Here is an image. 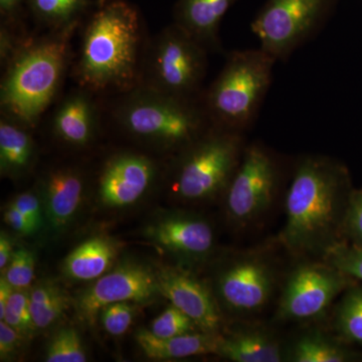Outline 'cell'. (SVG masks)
<instances>
[{"label": "cell", "instance_id": "6da1fadb", "mask_svg": "<svg viewBox=\"0 0 362 362\" xmlns=\"http://www.w3.org/2000/svg\"><path fill=\"white\" fill-rule=\"evenodd\" d=\"M354 188L349 169L332 157L308 154L293 164L286 190L285 225L278 244L293 259H317L345 242Z\"/></svg>", "mask_w": 362, "mask_h": 362}, {"label": "cell", "instance_id": "7a4b0ae2", "mask_svg": "<svg viewBox=\"0 0 362 362\" xmlns=\"http://www.w3.org/2000/svg\"><path fill=\"white\" fill-rule=\"evenodd\" d=\"M143 28L137 9L108 0L88 23L77 66L78 82L90 90H131L141 75Z\"/></svg>", "mask_w": 362, "mask_h": 362}, {"label": "cell", "instance_id": "3957f363", "mask_svg": "<svg viewBox=\"0 0 362 362\" xmlns=\"http://www.w3.org/2000/svg\"><path fill=\"white\" fill-rule=\"evenodd\" d=\"M76 26L23 42L6 63L0 89L2 115L33 127L63 82Z\"/></svg>", "mask_w": 362, "mask_h": 362}, {"label": "cell", "instance_id": "277c9868", "mask_svg": "<svg viewBox=\"0 0 362 362\" xmlns=\"http://www.w3.org/2000/svg\"><path fill=\"white\" fill-rule=\"evenodd\" d=\"M275 63L262 49L230 52L202 103L213 125L242 133L249 129L272 84Z\"/></svg>", "mask_w": 362, "mask_h": 362}, {"label": "cell", "instance_id": "5b68a950", "mask_svg": "<svg viewBox=\"0 0 362 362\" xmlns=\"http://www.w3.org/2000/svg\"><path fill=\"white\" fill-rule=\"evenodd\" d=\"M286 271L271 246L233 252L214 278L216 301L238 321L258 320L276 303Z\"/></svg>", "mask_w": 362, "mask_h": 362}, {"label": "cell", "instance_id": "8992f818", "mask_svg": "<svg viewBox=\"0 0 362 362\" xmlns=\"http://www.w3.org/2000/svg\"><path fill=\"white\" fill-rule=\"evenodd\" d=\"M130 134L166 147L185 148L213 126L197 100L181 99L143 87L135 90L117 111Z\"/></svg>", "mask_w": 362, "mask_h": 362}, {"label": "cell", "instance_id": "52a82bcc", "mask_svg": "<svg viewBox=\"0 0 362 362\" xmlns=\"http://www.w3.org/2000/svg\"><path fill=\"white\" fill-rule=\"evenodd\" d=\"M247 144L244 133L211 126L185 147L176 169V194L187 202L223 197Z\"/></svg>", "mask_w": 362, "mask_h": 362}, {"label": "cell", "instance_id": "ba28073f", "mask_svg": "<svg viewBox=\"0 0 362 362\" xmlns=\"http://www.w3.org/2000/svg\"><path fill=\"white\" fill-rule=\"evenodd\" d=\"M285 164L261 142L247 144L223 199L226 216L238 230H249L269 216L284 185Z\"/></svg>", "mask_w": 362, "mask_h": 362}, {"label": "cell", "instance_id": "9c48e42d", "mask_svg": "<svg viewBox=\"0 0 362 362\" xmlns=\"http://www.w3.org/2000/svg\"><path fill=\"white\" fill-rule=\"evenodd\" d=\"M356 280L317 259H296L287 269L276 301L274 321L301 325L321 323L335 300Z\"/></svg>", "mask_w": 362, "mask_h": 362}, {"label": "cell", "instance_id": "30bf717a", "mask_svg": "<svg viewBox=\"0 0 362 362\" xmlns=\"http://www.w3.org/2000/svg\"><path fill=\"white\" fill-rule=\"evenodd\" d=\"M206 52L181 26H168L150 49L145 87L181 99L197 100L206 77Z\"/></svg>", "mask_w": 362, "mask_h": 362}, {"label": "cell", "instance_id": "8fae6325", "mask_svg": "<svg viewBox=\"0 0 362 362\" xmlns=\"http://www.w3.org/2000/svg\"><path fill=\"white\" fill-rule=\"evenodd\" d=\"M335 0H268L251 28L261 49L276 61L287 59L322 26Z\"/></svg>", "mask_w": 362, "mask_h": 362}, {"label": "cell", "instance_id": "7c38bea8", "mask_svg": "<svg viewBox=\"0 0 362 362\" xmlns=\"http://www.w3.org/2000/svg\"><path fill=\"white\" fill-rule=\"evenodd\" d=\"M161 295L156 272L140 264H124L98 279L77 302L78 315L94 324L104 307L120 302H146Z\"/></svg>", "mask_w": 362, "mask_h": 362}, {"label": "cell", "instance_id": "4fadbf2b", "mask_svg": "<svg viewBox=\"0 0 362 362\" xmlns=\"http://www.w3.org/2000/svg\"><path fill=\"white\" fill-rule=\"evenodd\" d=\"M156 272L161 296L189 316L204 332L221 333L223 314L211 286L183 267H162Z\"/></svg>", "mask_w": 362, "mask_h": 362}, {"label": "cell", "instance_id": "5bb4252c", "mask_svg": "<svg viewBox=\"0 0 362 362\" xmlns=\"http://www.w3.org/2000/svg\"><path fill=\"white\" fill-rule=\"evenodd\" d=\"M147 237L187 265L209 259L216 247L211 223L192 214H173L149 226Z\"/></svg>", "mask_w": 362, "mask_h": 362}, {"label": "cell", "instance_id": "9a60e30c", "mask_svg": "<svg viewBox=\"0 0 362 362\" xmlns=\"http://www.w3.org/2000/svg\"><path fill=\"white\" fill-rule=\"evenodd\" d=\"M156 169L147 157L120 154L105 166L99 183L102 202L110 207H122L141 199L153 181Z\"/></svg>", "mask_w": 362, "mask_h": 362}, {"label": "cell", "instance_id": "2e32d148", "mask_svg": "<svg viewBox=\"0 0 362 362\" xmlns=\"http://www.w3.org/2000/svg\"><path fill=\"white\" fill-rule=\"evenodd\" d=\"M216 356L233 362H283L286 340L258 320L240 321V327L220 335Z\"/></svg>", "mask_w": 362, "mask_h": 362}, {"label": "cell", "instance_id": "e0dca14e", "mask_svg": "<svg viewBox=\"0 0 362 362\" xmlns=\"http://www.w3.org/2000/svg\"><path fill=\"white\" fill-rule=\"evenodd\" d=\"M321 323L305 325L291 339L286 340L285 361L288 362H349L361 358L351 346L341 341Z\"/></svg>", "mask_w": 362, "mask_h": 362}, {"label": "cell", "instance_id": "ac0fdd59", "mask_svg": "<svg viewBox=\"0 0 362 362\" xmlns=\"http://www.w3.org/2000/svg\"><path fill=\"white\" fill-rule=\"evenodd\" d=\"M235 1L237 0H180L175 6V23L206 49H218L221 21Z\"/></svg>", "mask_w": 362, "mask_h": 362}, {"label": "cell", "instance_id": "d6986e66", "mask_svg": "<svg viewBox=\"0 0 362 362\" xmlns=\"http://www.w3.org/2000/svg\"><path fill=\"white\" fill-rule=\"evenodd\" d=\"M84 192V182L77 171L59 168L52 171L44 182L47 218L54 228H63L75 216Z\"/></svg>", "mask_w": 362, "mask_h": 362}, {"label": "cell", "instance_id": "ffe728a7", "mask_svg": "<svg viewBox=\"0 0 362 362\" xmlns=\"http://www.w3.org/2000/svg\"><path fill=\"white\" fill-rule=\"evenodd\" d=\"M221 333L197 332L162 338L151 331L140 330L136 341L145 356L152 359H180L187 357L216 354Z\"/></svg>", "mask_w": 362, "mask_h": 362}, {"label": "cell", "instance_id": "44dd1931", "mask_svg": "<svg viewBox=\"0 0 362 362\" xmlns=\"http://www.w3.org/2000/svg\"><path fill=\"white\" fill-rule=\"evenodd\" d=\"M94 103L85 92H74L62 102L54 117V129L63 141L85 146L96 129Z\"/></svg>", "mask_w": 362, "mask_h": 362}, {"label": "cell", "instance_id": "7402d4cb", "mask_svg": "<svg viewBox=\"0 0 362 362\" xmlns=\"http://www.w3.org/2000/svg\"><path fill=\"white\" fill-rule=\"evenodd\" d=\"M117 255L118 246L109 238H90L66 257L64 271L75 280H95L111 268Z\"/></svg>", "mask_w": 362, "mask_h": 362}, {"label": "cell", "instance_id": "603a6c76", "mask_svg": "<svg viewBox=\"0 0 362 362\" xmlns=\"http://www.w3.org/2000/svg\"><path fill=\"white\" fill-rule=\"evenodd\" d=\"M26 126L2 115L0 121V169L2 175H18L30 168L35 152Z\"/></svg>", "mask_w": 362, "mask_h": 362}, {"label": "cell", "instance_id": "cb8c5ba5", "mask_svg": "<svg viewBox=\"0 0 362 362\" xmlns=\"http://www.w3.org/2000/svg\"><path fill=\"white\" fill-rule=\"evenodd\" d=\"M331 331L349 346L362 347V286L351 285L332 308Z\"/></svg>", "mask_w": 362, "mask_h": 362}, {"label": "cell", "instance_id": "d4e9b609", "mask_svg": "<svg viewBox=\"0 0 362 362\" xmlns=\"http://www.w3.org/2000/svg\"><path fill=\"white\" fill-rule=\"evenodd\" d=\"M90 0H28L30 13L52 30L77 26L89 7Z\"/></svg>", "mask_w": 362, "mask_h": 362}, {"label": "cell", "instance_id": "484cf974", "mask_svg": "<svg viewBox=\"0 0 362 362\" xmlns=\"http://www.w3.org/2000/svg\"><path fill=\"white\" fill-rule=\"evenodd\" d=\"M47 362H84L87 356L77 331L66 328L59 330L52 338L47 354Z\"/></svg>", "mask_w": 362, "mask_h": 362}, {"label": "cell", "instance_id": "4316f807", "mask_svg": "<svg viewBox=\"0 0 362 362\" xmlns=\"http://www.w3.org/2000/svg\"><path fill=\"white\" fill-rule=\"evenodd\" d=\"M150 331L156 337L168 338L202 332V330L189 316L171 304L152 322Z\"/></svg>", "mask_w": 362, "mask_h": 362}, {"label": "cell", "instance_id": "83f0119b", "mask_svg": "<svg viewBox=\"0 0 362 362\" xmlns=\"http://www.w3.org/2000/svg\"><path fill=\"white\" fill-rule=\"evenodd\" d=\"M323 261L342 272L345 275L362 282V247L342 242L333 247Z\"/></svg>", "mask_w": 362, "mask_h": 362}, {"label": "cell", "instance_id": "f1b7e54d", "mask_svg": "<svg viewBox=\"0 0 362 362\" xmlns=\"http://www.w3.org/2000/svg\"><path fill=\"white\" fill-rule=\"evenodd\" d=\"M2 320L18 330L21 335L28 334L35 328L30 312V294L13 291L9 298Z\"/></svg>", "mask_w": 362, "mask_h": 362}, {"label": "cell", "instance_id": "f546056e", "mask_svg": "<svg viewBox=\"0 0 362 362\" xmlns=\"http://www.w3.org/2000/svg\"><path fill=\"white\" fill-rule=\"evenodd\" d=\"M35 259L32 252L20 249L13 252L6 269V280L16 289L28 287L35 278Z\"/></svg>", "mask_w": 362, "mask_h": 362}, {"label": "cell", "instance_id": "4dcf8cb0", "mask_svg": "<svg viewBox=\"0 0 362 362\" xmlns=\"http://www.w3.org/2000/svg\"><path fill=\"white\" fill-rule=\"evenodd\" d=\"M134 309L129 302H120L104 307L100 312L104 329L113 337L124 334L132 323Z\"/></svg>", "mask_w": 362, "mask_h": 362}, {"label": "cell", "instance_id": "1f68e13d", "mask_svg": "<svg viewBox=\"0 0 362 362\" xmlns=\"http://www.w3.org/2000/svg\"><path fill=\"white\" fill-rule=\"evenodd\" d=\"M69 305H70V299H69L68 295L61 290L58 294L47 300L45 303L37 305V306H30V312H32L33 321L35 328L44 329V328L51 326L65 313L66 309L69 308Z\"/></svg>", "mask_w": 362, "mask_h": 362}, {"label": "cell", "instance_id": "d6a6232c", "mask_svg": "<svg viewBox=\"0 0 362 362\" xmlns=\"http://www.w3.org/2000/svg\"><path fill=\"white\" fill-rule=\"evenodd\" d=\"M344 238L350 244L362 247V189H354L350 197L344 223Z\"/></svg>", "mask_w": 362, "mask_h": 362}, {"label": "cell", "instance_id": "836d02e7", "mask_svg": "<svg viewBox=\"0 0 362 362\" xmlns=\"http://www.w3.org/2000/svg\"><path fill=\"white\" fill-rule=\"evenodd\" d=\"M14 206L25 214L33 226L37 228L42 225V207L39 197L33 192H25L16 197L13 202Z\"/></svg>", "mask_w": 362, "mask_h": 362}, {"label": "cell", "instance_id": "e575fe53", "mask_svg": "<svg viewBox=\"0 0 362 362\" xmlns=\"http://www.w3.org/2000/svg\"><path fill=\"white\" fill-rule=\"evenodd\" d=\"M21 334L6 321L0 322V356L6 358L11 356L21 345Z\"/></svg>", "mask_w": 362, "mask_h": 362}, {"label": "cell", "instance_id": "d590c367", "mask_svg": "<svg viewBox=\"0 0 362 362\" xmlns=\"http://www.w3.org/2000/svg\"><path fill=\"white\" fill-rule=\"evenodd\" d=\"M4 221L13 230L21 235H32L37 230V228L33 225L32 221L28 220L13 202L4 213Z\"/></svg>", "mask_w": 362, "mask_h": 362}, {"label": "cell", "instance_id": "8d00e7d4", "mask_svg": "<svg viewBox=\"0 0 362 362\" xmlns=\"http://www.w3.org/2000/svg\"><path fill=\"white\" fill-rule=\"evenodd\" d=\"M28 0H0V14L1 25L13 26L20 18L25 4L28 6Z\"/></svg>", "mask_w": 362, "mask_h": 362}, {"label": "cell", "instance_id": "74e56055", "mask_svg": "<svg viewBox=\"0 0 362 362\" xmlns=\"http://www.w3.org/2000/svg\"><path fill=\"white\" fill-rule=\"evenodd\" d=\"M13 244L9 240L8 235L2 232L0 235V269L4 270L8 266L9 262L13 258Z\"/></svg>", "mask_w": 362, "mask_h": 362}, {"label": "cell", "instance_id": "f35d334b", "mask_svg": "<svg viewBox=\"0 0 362 362\" xmlns=\"http://www.w3.org/2000/svg\"><path fill=\"white\" fill-rule=\"evenodd\" d=\"M13 293V286L6 280V277L0 279V318L4 319L9 298Z\"/></svg>", "mask_w": 362, "mask_h": 362}, {"label": "cell", "instance_id": "ab89813d", "mask_svg": "<svg viewBox=\"0 0 362 362\" xmlns=\"http://www.w3.org/2000/svg\"><path fill=\"white\" fill-rule=\"evenodd\" d=\"M108 1V0H98V4H99V6H102V4H104L105 2Z\"/></svg>", "mask_w": 362, "mask_h": 362}]
</instances>
